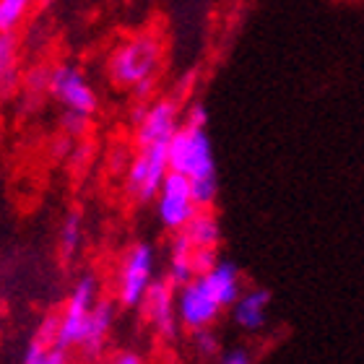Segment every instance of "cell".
<instances>
[{
	"label": "cell",
	"instance_id": "cb8c5ba5",
	"mask_svg": "<svg viewBox=\"0 0 364 364\" xmlns=\"http://www.w3.org/2000/svg\"><path fill=\"white\" fill-rule=\"evenodd\" d=\"M47 78H50L47 68H34L26 73L23 84H26V89H31V91H42V89H47Z\"/></svg>",
	"mask_w": 364,
	"mask_h": 364
},
{
	"label": "cell",
	"instance_id": "484cf974",
	"mask_svg": "<svg viewBox=\"0 0 364 364\" xmlns=\"http://www.w3.org/2000/svg\"><path fill=\"white\" fill-rule=\"evenodd\" d=\"M185 125L190 128H205L208 125V112H205L203 105H193L188 109V117H185Z\"/></svg>",
	"mask_w": 364,
	"mask_h": 364
},
{
	"label": "cell",
	"instance_id": "d4e9b609",
	"mask_svg": "<svg viewBox=\"0 0 364 364\" xmlns=\"http://www.w3.org/2000/svg\"><path fill=\"white\" fill-rule=\"evenodd\" d=\"M55 333H58V318H47L42 326H39V331L34 333V338L42 343H47V346H53L55 343Z\"/></svg>",
	"mask_w": 364,
	"mask_h": 364
},
{
	"label": "cell",
	"instance_id": "30bf717a",
	"mask_svg": "<svg viewBox=\"0 0 364 364\" xmlns=\"http://www.w3.org/2000/svg\"><path fill=\"white\" fill-rule=\"evenodd\" d=\"M138 307L144 310L146 323H151L154 331L161 338H167V341L175 338L177 315H175V296H172V281H151Z\"/></svg>",
	"mask_w": 364,
	"mask_h": 364
},
{
	"label": "cell",
	"instance_id": "e0dca14e",
	"mask_svg": "<svg viewBox=\"0 0 364 364\" xmlns=\"http://www.w3.org/2000/svg\"><path fill=\"white\" fill-rule=\"evenodd\" d=\"M84 240V216L81 211H70L60 227V255L63 260H73L81 250Z\"/></svg>",
	"mask_w": 364,
	"mask_h": 364
},
{
	"label": "cell",
	"instance_id": "8fae6325",
	"mask_svg": "<svg viewBox=\"0 0 364 364\" xmlns=\"http://www.w3.org/2000/svg\"><path fill=\"white\" fill-rule=\"evenodd\" d=\"M200 281L205 284V289L211 291V296L224 307H232L242 287H240V268L235 263H227V260H216L213 268H208L205 273H200Z\"/></svg>",
	"mask_w": 364,
	"mask_h": 364
},
{
	"label": "cell",
	"instance_id": "7a4b0ae2",
	"mask_svg": "<svg viewBox=\"0 0 364 364\" xmlns=\"http://www.w3.org/2000/svg\"><path fill=\"white\" fill-rule=\"evenodd\" d=\"M167 164L185 177H205L216 175V161H213L211 138L205 128H190L180 125L175 136L167 141Z\"/></svg>",
	"mask_w": 364,
	"mask_h": 364
},
{
	"label": "cell",
	"instance_id": "ba28073f",
	"mask_svg": "<svg viewBox=\"0 0 364 364\" xmlns=\"http://www.w3.org/2000/svg\"><path fill=\"white\" fill-rule=\"evenodd\" d=\"M47 89L58 102H60L65 109H73V112H84L94 114L99 107V99L91 89V84L84 78V73L73 65H60V68L50 70V78H47Z\"/></svg>",
	"mask_w": 364,
	"mask_h": 364
},
{
	"label": "cell",
	"instance_id": "9a60e30c",
	"mask_svg": "<svg viewBox=\"0 0 364 364\" xmlns=\"http://www.w3.org/2000/svg\"><path fill=\"white\" fill-rule=\"evenodd\" d=\"M193 250L196 245L190 242L185 235H177L175 242H172V268H169V281L172 287H180V284H188L190 279H196V271H193Z\"/></svg>",
	"mask_w": 364,
	"mask_h": 364
},
{
	"label": "cell",
	"instance_id": "5b68a950",
	"mask_svg": "<svg viewBox=\"0 0 364 364\" xmlns=\"http://www.w3.org/2000/svg\"><path fill=\"white\" fill-rule=\"evenodd\" d=\"M154 200H156L159 221L172 232H180L185 227V221L198 211V203L190 193V177L180 175L175 169H167Z\"/></svg>",
	"mask_w": 364,
	"mask_h": 364
},
{
	"label": "cell",
	"instance_id": "6da1fadb",
	"mask_svg": "<svg viewBox=\"0 0 364 364\" xmlns=\"http://www.w3.org/2000/svg\"><path fill=\"white\" fill-rule=\"evenodd\" d=\"M161 63V42L154 34H141L122 42L109 58V76L117 86H133L156 76Z\"/></svg>",
	"mask_w": 364,
	"mask_h": 364
},
{
	"label": "cell",
	"instance_id": "44dd1931",
	"mask_svg": "<svg viewBox=\"0 0 364 364\" xmlns=\"http://www.w3.org/2000/svg\"><path fill=\"white\" fill-rule=\"evenodd\" d=\"M193 333H196V338H193V341H196L198 357L211 359L213 354H216V349H219V346H216V338L208 333V328H200V331H193Z\"/></svg>",
	"mask_w": 364,
	"mask_h": 364
},
{
	"label": "cell",
	"instance_id": "d6986e66",
	"mask_svg": "<svg viewBox=\"0 0 364 364\" xmlns=\"http://www.w3.org/2000/svg\"><path fill=\"white\" fill-rule=\"evenodd\" d=\"M216 190H219V182L216 175H205V177H193L190 180V193H193V200L200 205H211L213 198H216Z\"/></svg>",
	"mask_w": 364,
	"mask_h": 364
},
{
	"label": "cell",
	"instance_id": "52a82bcc",
	"mask_svg": "<svg viewBox=\"0 0 364 364\" xmlns=\"http://www.w3.org/2000/svg\"><path fill=\"white\" fill-rule=\"evenodd\" d=\"M221 312V304L211 296L205 284L198 279H190L188 284H180V294L175 302V315L188 331H200L216 323Z\"/></svg>",
	"mask_w": 364,
	"mask_h": 364
},
{
	"label": "cell",
	"instance_id": "ac0fdd59",
	"mask_svg": "<svg viewBox=\"0 0 364 364\" xmlns=\"http://www.w3.org/2000/svg\"><path fill=\"white\" fill-rule=\"evenodd\" d=\"M31 0H0V34L14 31L23 21V16L29 14Z\"/></svg>",
	"mask_w": 364,
	"mask_h": 364
},
{
	"label": "cell",
	"instance_id": "83f0119b",
	"mask_svg": "<svg viewBox=\"0 0 364 364\" xmlns=\"http://www.w3.org/2000/svg\"><path fill=\"white\" fill-rule=\"evenodd\" d=\"M154 81H156V76L144 78V81H138V84H133L130 89H133V94H136L138 99H146V97H149V94L154 91Z\"/></svg>",
	"mask_w": 364,
	"mask_h": 364
},
{
	"label": "cell",
	"instance_id": "4fadbf2b",
	"mask_svg": "<svg viewBox=\"0 0 364 364\" xmlns=\"http://www.w3.org/2000/svg\"><path fill=\"white\" fill-rule=\"evenodd\" d=\"M271 302V294L266 289H252L247 294L240 291L232 307H235V323L245 331H260L266 323V310Z\"/></svg>",
	"mask_w": 364,
	"mask_h": 364
},
{
	"label": "cell",
	"instance_id": "3957f363",
	"mask_svg": "<svg viewBox=\"0 0 364 364\" xmlns=\"http://www.w3.org/2000/svg\"><path fill=\"white\" fill-rule=\"evenodd\" d=\"M167 146L151 144V146H138V154L128 161V190L138 203H151L159 185L167 175Z\"/></svg>",
	"mask_w": 364,
	"mask_h": 364
},
{
	"label": "cell",
	"instance_id": "5bb4252c",
	"mask_svg": "<svg viewBox=\"0 0 364 364\" xmlns=\"http://www.w3.org/2000/svg\"><path fill=\"white\" fill-rule=\"evenodd\" d=\"M180 232L188 237L196 247H216L221 240L219 219H216L211 211H196L185 221V227H182Z\"/></svg>",
	"mask_w": 364,
	"mask_h": 364
},
{
	"label": "cell",
	"instance_id": "2e32d148",
	"mask_svg": "<svg viewBox=\"0 0 364 364\" xmlns=\"http://www.w3.org/2000/svg\"><path fill=\"white\" fill-rule=\"evenodd\" d=\"M18 84V68H16V37L14 31L0 34V97H11Z\"/></svg>",
	"mask_w": 364,
	"mask_h": 364
},
{
	"label": "cell",
	"instance_id": "7402d4cb",
	"mask_svg": "<svg viewBox=\"0 0 364 364\" xmlns=\"http://www.w3.org/2000/svg\"><path fill=\"white\" fill-rule=\"evenodd\" d=\"M213 263H216V247H196L193 250V271H196V276L213 268Z\"/></svg>",
	"mask_w": 364,
	"mask_h": 364
},
{
	"label": "cell",
	"instance_id": "9c48e42d",
	"mask_svg": "<svg viewBox=\"0 0 364 364\" xmlns=\"http://www.w3.org/2000/svg\"><path fill=\"white\" fill-rule=\"evenodd\" d=\"M180 107L175 99H161L156 105L146 107V112L141 114V120L136 122V144L138 146H151V144H164L175 130L180 128Z\"/></svg>",
	"mask_w": 364,
	"mask_h": 364
},
{
	"label": "cell",
	"instance_id": "f1b7e54d",
	"mask_svg": "<svg viewBox=\"0 0 364 364\" xmlns=\"http://www.w3.org/2000/svg\"><path fill=\"white\" fill-rule=\"evenodd\" d=\"M114 364H141L144 362V357L141 354H136V351H120V354H114L112 357Z\"/></svg>",
	"mask_w": 364,
	"mask_h": 364
},
{
	"label": "cell",
	"instance_id": "8992f818",
	"mask_svg": "<svg viewBox=\"0 0 364 364\" xmlns=\"http://www.w3.org/2000/svg\"><path fill=\"white\" fill-rule=\"evenodd\" d=\"M154 281V250L146 242L130 245L120 266V289H117V299L122 307H138L144 299L146 289Z\"/></svg>",
	"mask_w": 364,
	"mask_h": 364
},
{
	"label": "cell",
	"instance_id": "603a6c76",
	"mask_svg": "<svg viewBox=\"0 0 364 364\" xmlns=\"http://www.w3.org/2000/svg\"><path fill=\"white\" fill-rule=\"evenodd\" d=\"M47 343L37 341V338H31L29 346H26V351H23V362L26 364H45V354H47Z\"/></svg>",
	"mask_w": 364,
	"mask_h": 364
},
{
	"label": "cell",
	"instance_id": "4316f807",
	"mask_svg": "<svg viewBox=\"0 0 364 364\" xmlns=\"http://www.w3.org/2000/svg\"><path fill=\"white\" fill-rule=\"evenodd\" d=\"M221 362H224V364H250L252 354L247 349H232V351H227V354L221 357Z\"/></svg>",
	"mask_w": 364,
	"mask_h": 364
},
{
	"label": "cell",
	"instance_id": "7c38bea8",
	"mask_svg": "<svg viewBox=\"0 0 364 364\" xmlns=\"http://www.w3.org/2000/svg\"><path fill=\"white\" fill-rule=\"evenodd\" d=\"M112 320H114V304L109 299H99L97 296V302H94V307L89 312L86 333L81 338V343H78L86 357H99L102 354L107 336H109V328H112Z\"/></svg>",
	"mask_w": 364,
	"mask_h": 364
},
{
	"label": "cell",
	"instance_id": "ffe728a7",
	"mask_svg": "<svg viewBox=\"0 0 364 364\" xmlns=\"http://www.w3.org/2000/svg\"><path fill=\"white\" fill-rule=\"evenodd\" d=\"M60 128L63 133L68 138H81L89 133L91 128V122H89V114L84 112H73V109H65L60 117Z\"/></svg>",
	"mask_w": 364,
	"mask_h": 364
},
{
	"label": "cell",
	"instance_id": "277c9868",
	"mask_svg": "<svg viewBox=\"0 0 364 364\" xmlns=\"http://www.w3.org/2000/svg\"><path fill=\"white\" fill-rule=\"evenodd\" d=\"M99 296V284L94 276H84L78 281L68 296V307L58 318V333H55V346L60 349H73L81 343L86 333V323H89V312Z\"/></svg>",
	"mask_w": 364,
	"mask_h": 364
}]
</instances>
